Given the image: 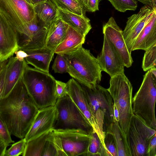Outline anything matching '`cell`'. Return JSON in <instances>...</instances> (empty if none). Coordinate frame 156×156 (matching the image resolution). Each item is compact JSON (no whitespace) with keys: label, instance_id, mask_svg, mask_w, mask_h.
I'll return each mask as SVG.
<instances>
[{"label":"cell","instance_id":"1","mask_svg":"<svg viewBox=\"0 0 156 156\" xmlns=\"http://www.w3.org/2000/svg\"><path fill=\"white\" fill-rule=\"evenodd\" d=\"M39 109L29 95L22 78L0 99V116L11 135L24 138Z\"/></svg>","mask_w":156,"mask_h":156},{"label":"cell","instance_id":"2","mask_svg":"<svg viewBox=\"0 0 156 156\" xmlns=\"http://www.w3.org/2000/svg\"><path fill=\"white\" fill-rule=\"evenodd\" d=\"M22 79L29 95L39 109L55 105L58 99L56 80L51 75L28 64Z\"/></svg>","mask_w":156,"mask_h":156},{"label":"cell","instance_id":"3","mask_svg":"<svg viewBox=\"0 0 156 156\" xmlns=\"http://www.w3.org/2000/svg\"><path fill=\"white\" fill-rule=\"evenodd\" d=\"M67 63L68 73L80 84L88 87L98 84L102 71L97 58L82 46L63 55Z\"/></svg>","mask_w":156,"mask_h":156},{"label":"cell","instance_id":"4","mask_svg":"<svg viewBox=\"0 0 156 156\" xmlns=\"http://www.w3.org/2000/svg\"><path fill=\"white\" fill-rule=\"evenodd\" d=\"M80 84L96 121L97 134L105 147L104 143L105 133L111 125L115 122L113 100L107 89L99 84L91 87Z\"/></svg>","mask_w":156,"mask_h":156},{"label":"cell","instance_id":"5","mask_svg":"<svg viewBox=\"0 0 156 156\" xmlns=\"http://www.w3.org/2000/svg\"><path fill=\"white\" fill-rule=\"evenodd\" d=\"M107 89L119 114V125L125 136L133 115L132 107V86L124 73L111 77Z\"/></svg>","mask_w":156,"mask_h":156},{"label":"cell","instance_id":"6","mask_svg":"<svg viewBox=\"0 0 156 156\" xmlns=\"http://www.w3.org/2000/svg\"><path fill=\"white\" fill-rule=\"evenodd\" d=\"M156 77L149 70L144 76L139 89L133 98L132 110L133 114L155 129H156Z\"/></svg>","mask_w":156,"mask_h":156},{"label":"cell","instance_id":"7","mask_svg":"<svg viewBox=\"0 0 156 156\" xmlns=\"http://www.w3.org/2000/svg\"><path fill=\"white\" fill-rule=\"evenodd\" d=\"M55 106L57 114L53 129H80L89 134L94 130L68 94L58 98Z\"/></svg>","mask_w":156,"mask_h":156},{"label":"cell","instance_id":"8","mask_svg":"<svg viewBox=\"0 0 156 156\" xmlns=\"http://www.w3.org/2000/svg\"><path fill=\"white\" fill-rule=\"evenodd\" d=\"M156 135V129L133 114L124 136L128 156H148L150 142Z\"/></svg>","mask_w":156,"mask_h":156},{"label":"cell","instance_id":"9","mask_svg":"<svg viewBox=\"0 0 156 156\" xmlns=\"http://www.w3.org/2000/svg\"><path fill=\"white\" fill-rule=\"evenodd\" d=\"M0 14L22 37L36 16L34 5L25 0H0Z\"/></svg>","mask_w":156,"mask_h":156},{"label":"cell","instance_id":"10","mask_svg":"<svg viewBox=\"0 0 156 156\" xmlns=\"http://www.w3.org/2000/svg\"><path fill=\"white\" fill-rule=\"evenodd\" d=\"M53 133L61 139L67 156H86L91 136L80 129L55 130Z\"/></svg>","mask_w":156,"mask_h":156},{"label":"cell","instance_id":"11","mask_svg":"<svg viewBox=\"0 0 156 156\" xmlns=\"http://www.w3.org/2000/svg\"><path fill=\"white\" fill-rule=\"evenodd\" d=\"M145 5L140 11L127 18L122 35L129 53L131 54L135 40L139 34L150 20L154 11Z\"/></svg>","mask_w":156,"mask_h":156},{"label":"cell","instance_id":"12","mask_svg":"<svg viewBox=\"0 0 156 156\" xmlns=\"http://www.w3.org/2000/svg\"><path fill=\"white\" fill-rule=\"evenodd\" d=\"M102 71L111 77L124 73L125 66L118 51L112 44L104 36L101 51L96 58Z\"/></svg>","mask_w":156,"mask_h":156},{"label":"cell","instance_id":"13","mask_svg":"<svg viewBox=\"0 0 156 156\" xmlns=\"http://www.w3.org/2000/svg\"><path fill=\"white\" fill-rule=\"evenodd\" d=\"M122 30L118 25L114 19L111 17L103 26L104 36L112 44L120 55L125 67L131 66L133 61L126 44Z\"/></svg>","mask_w":156,"mask_h":156},{"label":"cell","instance_id":"14","mask_svg":"<svg viewBox=\"0 0 156 156\" xmlns=\"http://www.w3.org/2000/svg\"><path fill=\"white\" fill-rule=\"evenodd\" d=\"M18 33L0 14V60L5 61L13 56L20 46Z\"/></svg>","mask_w":156,"mask_h":156},{"label":"cell","instance_id":"15","mask_svg":"<svg viewBox=\"0 0 156 156\" xmlns=\"http://www.w3.org/2000/svg\"><path fill=\"white\" fill-rule=\"evenodd\" d=\"M57 114V111L55 106L39 109L24 138L27 142L31 139L52 129Z\"/></svg>","mask_w":156,"mask_h":156},{"label":"cell","instance_id":"16","mask_svg":"<svg viewBox=\"0 0 156 156\" xmlns=\"http://www.w3.org/2000/svg\"><path fill=\"white\" fill-rule=\"evenodd\" d=\"M67 94L97 133L96 121L92 115L84 91L81 85L73 78L67 83Z\"/></svg>","mask_w":156,"mask_h":156},{"label":"cell","instance_id":"17","mask_svg":"<svg viewBox=\"0 0 156 156\" xmlns=\"http://www.w3.org/2000/svg\"><path fill=\"white\" fill-rule=\"evenodd\" d=\"M27 65L25 59L20 61L13 56L8 59L2 98L6 96L22 78Z\"/></svg>","mask_w":156,"mask_h":156},{"label":"cell","instance_id":"18","mask_svg":"<svg viewBox=\"0 0 156 156\" xmlns=\"http://www.w3.org/2000/svg\"><path fill=\"white\" fill-rule=\"evenodd\" d=\"M28 56L25 60L28 64L41 71L49 73L50 63L53 57L54 51L45 47L24 51Z\"/></svg>","mask_w":156,"mask_h":156},{"label":"cell","instance_id":"19","mask_svg":"<svg viewBox=\"0 0 156 156\" xmlns=\"http://www.w3.org/2000/svg\"><path fill=\"white\" fill-rule=\"evenodd\" d=\"M156 44V10H155L149 21L137 37L132 50H142L146 51Z\"/></svg>","mask_w":156,"mask_h":156},{"label":"cell","instance_id":"20","mask_svg":"<svg viewBox=\"0 0 156 156\" xmlns=\"http://www.w3.org/2000/svg\"><path fill=\"white\" fill-rule=\"evenodd\" d=\"M85 37L69 26L63 41L54 50V53L63 55L73 52L82 46Z\"/></svg>","mask_w":156,"mask_h":156},{"label":"cell","instance_id":"21","mask_svg":"<svg viewBox=\"0 0 156 156\" xmlns=\"http://www.w3.org/2000/svg\"><path fill=\"white\" fill-rule=\"evenodd\" d=\"M69 26L58 18L52 22L48 29L45 47L54 51L64 40Z\"/></svg>","mask_w":156,"mask_h":156},{"label":"cell","instance_id":"22","mask_svg":"<svg viewBox=\"0 0 156 156\" xmlns=\"http://www.w3.org/2000/svg\"><path fill=\"white\" fill-rule=\"evenodd\" d=\"M57 12L58 18L85 37L92 28L90 20L85 15L80 16L58 8Z\"/></svg>","mask_w":156,"mask_h":156},{"label":"cell","instance_id":"23","mask_svg":"<svg viewBox=\"0 0 156 156\" xmlns=\"http://www.w3.org/2000/svg\"><path fill=\"white\" fill-rule=\"evenodd\" d=\"M38 20L48 27L58 18L57 8L50 0L34 5Z\"/></svg>","mask_w":156,"mask_h":156},{"label":"cell","instance_id":"24","mask_svg":"<svg viewBox=\"0 0 156 156\" xmlns=\"http://www.w3.org/2000/svg\"><path fill=\"white\" fill-rule=\"evenodd\" d=\"M52 129L27 141L22 155L42 156L45 144L52 132Z\"/></svg>","mask_w":156,"mask_h":156},{"label":"cell","instance_id":"25","mask_svg":"<svg viewBox=\"0 0 156 156\" xmlns=\"http://www.w3.org/2000/svg\"><path fill=\"white\" fill-rule=\"evenodd\" d=\"M107 131L110 132L113 136L116 145L118 156H128L124 136L118 123L115 122L112 123Z\"/></svg>","mask_w":156,"mask_h":156},{"label":"cell","instance_id":"26","mask_svg":"<svg viewBox=\"0 0 156 156\" xmlns=\"http://www.w3.org/2000/svg\"><path fill=\"white\" fill-rule=\"evenodd\" d=\"M57 8L80 16H84L86 10L76 0H50Z\"/></svg>","mask_w":156,"mask_h":156},{"label":"cell","instance_id":"27","mask_svg":"<svg viewBox=\"0 0 156 156\" xmlns=\"http://www.w3.org/2000/svg\"><path fill=\"white\" fill-rule=\"evenodd\" d=\"M90 136L86 156H108L106 149L94 130L91 133Z\"/></svg>","mask_w":156,"mask_h":156},{"label":"cell","instance_id":"28","mask_svg":"<svg viewBox=\"0 0 156 156\" xmlns=\"http://www.w3.org/2000/svg\"><path fill=\"white\" fill-rule=\"evenodd\" d=\"M143 58L142 68L144 71L156 66V44L146 50Z\"/></svg>","mask_w":156,"mask_h":156},{"label":"cell","instance_id":"29","mask_svg":"<svg viewBox=\"0 0 156 156\" xmlns=\"http://www.w3.org/2000/svg\"><path fill=\"white\" fill-rule=\"evenodd\" d=\"M115 9L124 12L127 10L135 11L137 7L136 0H108Z\"/></svg>","mask_w":156,"mask_h":156},{"label":"cell","instance_id":"30","mask_svg":"<svg viewBox=\"0 0 156 156\" xmlns=\"http://www.w3.org/2000/svg\"><path fill=\"white\" fill-rule=\"evenodd\" d=\"M27 143L25 138L20 140L11 145L8 150H6L4 156H18L22 155Z\"/></svg>","mask_w":156,"mask_h":156},{"label":"cell","instance_id":"31","mask_svg":"<svg viewBox=\"0 0 156 156\" xmlns=\"http://www.w3.org/2000/svg\"><path fill=\"white\" fill-rule=\"evenodd\" d=\"M104 143L108 156H118L116 144L112 133L107 131L105 133Z\"/></svg>","mask_w":156,"mask_h":156},{"label":"cell","instance_id":"32","mask_svg":"<svg viewBox=\"0 0 156 156\" xmlns=\"http://www.w3.org/2000/svg\"><path fill=\"white\" fill-rule=\"evenodd\" d=\"M52 68L55 73H68V65L63 55L57 54Z\"/></svg>","mask_w":156,"mask_h":156},{"label":"cell","instance_id":"33","mask_svg":"<svg viewBox=\"0 0 156 156\" xmlns=\"http://www.w3.org/2000/svg\"><path fill=\"white\" fill-rule=\"evenodd\" d=\"M8 129L0 116V138L9 145L14 142Z\"/></svg>","mask_w":156,"mask_h":156},{"label":"cell","instance_id":"34","mask_svg":"<svg viewBox=\"0 0 156 156\" xmlns=\"http://www.w3.org/2000/svg\"><path fill=\"white\" fill-rule=\"evenodd\" d=\"M51 134L47 140L42 156H57L56 151L52 141Z\"/></svg>","mask_w":156,"mask_h":156},{"label":"cell","instance_id":"35","mask_svg":"<svg viewBox=\"0 0 156 156\" xmlns=\"http://www.w3.org/2000/svg\"><path fill=\"white\" fill-rule=\"evenodd\" d=\"M52 140L57 152V156H67L63 149L60 139L52 133L51 134Z\"/></svg>","mask_w":156,"mask_h":156},{"label":"cell","instance_id":"36","mask_svg":"<svg viewBox=\"0 0 156 156\" xmlns=\"http://www.w3.org/2000/svg\"><path fill=\"white\" fill-rule=\"evenodd\" d=\"M56 90L58 99L67 95L66 83L56 80Z\"/></svg>","mask_w":156,"mask_h":156},{"label":"cell","instance_id":"37","mask_svg":"<svg viewBox=\"0 0 156 156\" xmlns=\"http://www.w3.org/2000/svg\"><path fill=\"white\" fill-rule=\"evenodd\" d=\"M156 156V136L151 140L148 148V156Z\"/></svg>","mask_w":156,"mask_h":156},{"label":"cell","instance_id":"38","mask_svg":"<svg viewBox=\"0 0 156 156\" xmlns=\"http://www.w3.org/2000/svg\"><path fill=\"white\" fill-rule=\"evenodd\" d=\"M99 0H87V11L94 12L98 10Z\"/></svg>","mask_w":156,"mask_h":156},{"label":"cell","instance_id":"39","mask_svg":"<svg viewBox=\"0 0 156 156\" xmlns=\"http://www.w3.org/2000/svg\"><path fill=\"white\" fill-rule=\"evenodd\" d=\"M6 64L0 74V99L2 97L3 91L5 78L6 70Z\"/></svg>","mask_w":156,"mask_h":156},{"label":"cell","instance_id":"40","mask_svg":"<svg viewBox=\"0 0 156 156\" xmlns=\"http://www.w3.org/2000/svg\"><path fill=\"white\" fill-rule=\"evenodd\" d=\"M14 54L15 57L17 60L20 61L24 60L28 57V55L24 51L22 50H19L16 51Z\"/></svg>","mask_w":156,"mask_h":156},{"label":"cell","instance_id":"41","mask_svg":"<svg viewBox=\"0 0 156 156\" xmlns=\"http://www.w3.org/2000/svg\"><path fill=\"white\" fill-rule=\"evenodd\" d=\"M146 6L156 10V0H138Z\"/></svg>","mask_w":156,"mask_h":156},{"label":"cell","instance_id":"42","mask_svg":"<svg viewBox=\"0 0 156 156\" xmlns=\"http://www.w3.org/2000/svg\"><path fill=\"white\" fill-rule=\"evenodd\" d=\"M8 145L0 138V156H4L5 151Z\"/></svg>","mask_w":156,"mask_h":156},{"label":"cell","instance_id":"43","mask_svg":"<svg viewBox=\"0 0 156 156\" xmlns=\"http://www.w3.org/2000/svg\"><path fill=\"white\" fill-rule=\"evenodd\" d=\"M113 115L115 122H119V114L117 109L114 104L113 107Z\"/></svg>","mask_w":156,"mask_h":156},{"label":"cell","instance_id":"44","mask_svg":"<svg viewBox=\"0 0 156 156\" xmlns=\"http://www.w3.org/2000/svg\"><path fill=\"white\" fill-rule=\"evenodd\" d=\"M86 10H87V0H76Z\"/></svg>","mask_w":156,"mask_h":156},{"label":"cell","instance_id":"45","mask_svg":"<svg viewBox=\"0 0 156 156\" xmlns=\"http://www.w3.org/2000/svg\"><path fill=\"white\" fill-rule=\"evenodd\" d=\"M8 60L5 61H2L0 60V74L5 66Z\"/></svg>","mask_w":156,"mask_h":156},{"label":"cell","instance_id":"46","mask_svg":"<svg viewBox=\"0 0 156 156\" xmlns=\"http://www.w3.org/2000/svg\"><path fill=\"white\" fill-rule=\"evenodd\" d=\"M33 5L45 2L47 0H31Z\"/></svg>","mask_w":156,"mask_h":156},{"label":"cell","instance_id":"47","mask_svg":"<svg viewBox=\"0 0 156 156\" xmlns=\"http://www.w3.org/2000/svg\"><path fill=\"white\" fill-rule=\"evenodd\" d=\"M151 73L156 77V68L155 67H154L151 68L149 70Z\"/></svg>","mask_w":156,"mask_h":156},{"label":"cell","instance_id":"48","mask_svg":"<svg viewBox=\"0 0 156 156\" xmlns=\"http://www.w3.org/2000/svg\"><path fill=\"white\" fill-rule=\"evenodd\" d=\"M25 0L26 2H27L28 3H29V4L33 5L31 0Z\"/></svg>","mask_w":156,"mask_h":156}]
</instances>
